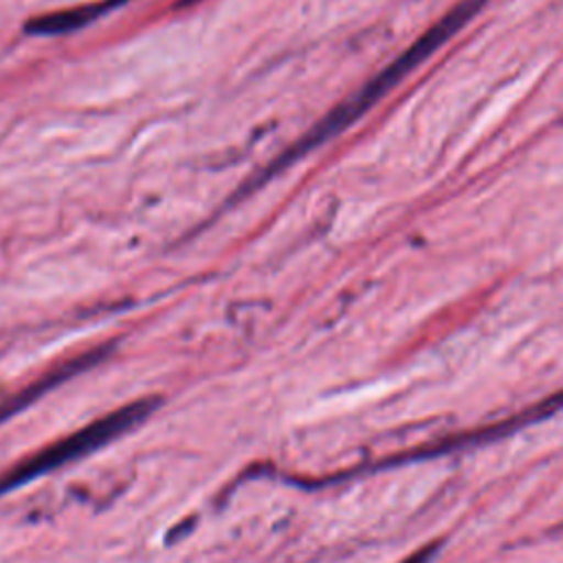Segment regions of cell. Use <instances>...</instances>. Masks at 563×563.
<instances>
[{"label":"cell","mask_w":563,"mask_h":563,"mask_svg":"<svg viewBox=\"0 0 563 563\" xmlns=\"http://www.w3.org/2000/svg\"><path fill=\"white\" fill-rule=\"evenodd\" d=\"M486 0H464L462 4H457L442 22H438L424 37H420L405 55H400L396 62H391L380 75H376L374 79H369L354 97H350L345 103H341L339 108H334L323 121H319L301 141H297L288 152H284L275 163H271V167L257 178V183H264L266 178H271L275 172H279L282 167H286L288 163H292L295 158L303 156L306 152L314 150L317 145H321L323 141L332 139L334 134H339L343 128H347L352 121H356L367 108H372L394 84H398V79H402L413 66H418L424 57H429L438 46H442V42H446L455 31L462 29L464 22H468L479 7Z\"/></svg>","instance_id":"obj_1"},{"label":"cell","mask_w":563,"mask_h":563,"mask_svg":"<svg viewBox=\"0 0 563 563\" xmlns=\"http://www.w3.org/2000/svg\"><path fill=\"white\" fill-rule=\"evenodd\" d=\"M125 2L128 0H101V2L84 4V7H73V9H64V11H51V13H44V15H37L33 20H29L24 24V31L33 33V35L68 33V31L86 26L88 22L101 18L103 13H108L114 7H121Z\"/></svg>","instance_id":"obj_2"},{"label":"cell","mask_w":563,"mask_h":563,"mask_svg":"<svg viewBox=\"0 0 563 563\" xmlns=\"http://www.w3.org/2000/svg\"><path fill=\"white\" fill-rule=\"evenodd\" d=\"M435 552H438V545H435V543H431V545H424L422 550L413 552L411 556H407L402 563H427Z\"/></svg>","instance_id":"obj_3"},{"label":"cell","mask_w":563,"mask_h":563,"mask_svg":"<svg viewBox=\"0 0 563 563\" xmlns=\"http://www.w3.org/2000/svg\"><path fill=\"white\" fill-rule=\"evenodd\" d=\"M194 2H198V0H180L178 4H180V7H185V4H194Z\"/></svg>","instance_id":"obj_4"}]
</instances>
